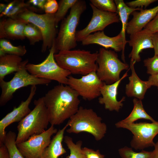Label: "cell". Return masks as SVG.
<instances>
[{
    "label": "cell",
    "instance_id": "cell-18",
    "mask_svg": "<svg viewBox=\"0 0 158 158\" xmlns=\"http://www.w3.org/2000/svg\"><path fill=\"white\" fill-rule=\"evenodd\" d=\"M158 13V5L150 9L135 11L133 18L128 23L126 32L130 35L142 30Z\"/></svg>",
    "mask_w": 158,
    "mask_h": 158
},
{
    "label": "cell",
    "instance_id": "cell-33",
    "mask_svg": "<svg viewBox=\"0 0 158 158\" xmlns=\"http://www.w3.org/2000/svg\"><path fill=\"white\" fill-rule=\"evenodd\" d=\"M144 66L147 69V73L152 75L158 73V56L154 55L144 61Z\"/></svg>",
    "mask_w": 158,
    "mask_h": 158
},
{
    "label": "cell",
    "instance_id": "cell-14",
    "mask_svg": "<svg viewBox=\"0 0 158 158\" xmlns=\"http://www.w3.org/2000/svg\"><path fill=\"white\" fill-rule=\"evenodd\" d=\"M36 85L31 86L30 94L27 99L22 101L18 107H14L0 121V145L4 144L6 132L5 129L13 123L20 122L31 111L29 105L36 94Z\"/></svg>",
    "mask_w": 158,
    "mask_h": 158
},
{
    "label": "cell",
    "instance_id": "cell-32",
    "mask_svg": "<svg viewBox=\"0 0 158 158\" xmlns=\"http://www.w3.org/2000/svg\"><path fill=\"white\" fill-rule=\"evenodd\" d=\"M91 4L98 9L104 11L117 13V7L113 0H90Z\"/></svg>",
    "mask_w": 158,
    "mask_h": 158
},
{
    "label": "cell",
    "instance_id": "cell-21",
    "mask_svg": "<svg viewBox=\"0 0 158 158\" xmlns=\"http://www.w3.org/2000/svg\"><path fill=\"white\" fill-rule=\"evenodd\" d=\"M68 126V122L62 128L58 130L51 139L50 144L44 150L40 158H58L66 152L62 142L65 132Z\"/></svg>",
    "mask_w": 158,
    "mask_h": 158
},
{
    "label": "cell",
    "instance_id": "cell-42",
    "mask_svg": "<svg viewBox=\"0 0 158 158\" xmlns=\"http://www.w3.org/2000/svg\"><path fill=\"white\" fill-rule=\"evenodd\" d=\"M6 18H4L1 20L0 22V39L6 38V35L4 28V24Z\"/></svg>",
    "mask_w": 158,
    "mask_h": 158
},
{
    "label": "cell",
    "instance_id": "cell-3",
    "mask_svg": "<svg viewBox=\"0 0 158 158\" xmlns=\"http://www.w3.org/2000/svg\"><path fill=\"white\" fill-rule=\"evenodd\" d=\"M86 8L85 1L78 0L71 8L68 15L62 20L54 42L56 54L71 50L77 46L76 28L81 15Z\"/></svg>",
    "mask_w": 158,
    "mask_h": 158
},
{
    "label": "cell",
    "instance_id": "cell-6",
    "mask_svg": "<svg viewBox=\"0 0 158 158\" xmlns=\"http://www.w3.org/2000/svg\"><path fill=\"white\" fill-rule=\"evenodd\" d=\"M96 74L99 79L107 84H113L120 79L121 72L129 69V66L122 62L115 51L103 48L98 51Z\"/></svg>",
    "mask_w": 158,
    "mask_h": 158
},
{
    "label": "cell",
    "instance_id": "cell-25",
    "mask_svg": "<svg viewBox=\"0 0 158 158\" xmlns=\"http://www.w3.org/2000/svg\"><path fill=\"white\" fill-rule=\"evenodd\" d=\"M133 109L129 116L120 121L126 124H130L138 120L145 119L150 121L152 122L156 121L145 111L144 108L141 100L136 98L133 100Z\"/></svg>",
    "mask_w": 158,
    "mask_h": 158
},
{
    "label": "cell",
    "instance_id": "cell-13",
    "mask_svg": "<svg viewBox=\"0 0 158 158\" xmlns=\"http://www.w3.org/2000/svg\"><path fill=\"white\" fill-rule=\"evenodd\" d=\"M90 4L92 11L91 19L85 28L77 31V42H81L85 38L92 33L103 31L108 25L120 21L117 13L102 11L90 3Z\"/></svg>",
    "mask_w": 158,
    "mask_h": 158
},
{
    "label": "cell",
    "instance_id": "cell-39",
    "mask_svg": "<svg viewBox=\"0 0 158 158\" xmlns=\"http://www.w3.org/2000/svg\"><path fill=\"white\" fill-rule=\"evenodd\" d=\"M154 54L158 56V32L151 34Z\"/></svg>",
    "mask_w": 158,
    "mask_h": 158
},
{
    "label": "cell",
    "instance_id": "cell-35",
    "mask_svg": "<svg viewBox=\"0 0 158 158\" xmlns=\"http://www.w3.org/2000/svg\"><path fill=\"white\" fill-rule=\"evenodd\" d=\"M156 0H136L128 2L126 4L132 8H142L143 7L146 8L150 4L157 1Z\"/></svg>",
    "mask_w": 158,
    "mask_h": 158
},
{
    "label": "cell",
    "instance_id": "cell-36",
    "mask_svg": "<svg viewBox=\"0 0 158 158\" xmlns=\"http://www.w3.org/2000/svg\"><path fill=\"white\" fill-rule=\"evenodd\" d=\"M59 4L56 0H47L44 6L45 13L55 14L57 11Z\"/></svg>",
    "mask_w": 158,
    "mask_h": 158
},
{
    "label": "cell",
    "instance_id": "cell-37",
    "mask_svg": "<svg viewBox=\"0 0 158 158\" xmlns=\"http://www.w3.org/2000/svg\"><path fill=\"white\" fill-rule=\"evenodd\" d=\"M86 158H104V155L101 154L99 150L95 151L87 147L82 148Z\"/></svg>",
    "mask_w": 158,
    "mask_h": 158
},
{
    "label": "cell",
    "instance_id": "cell-24",
    "mask_svg": "<svg viewBox=\"0 0 158 158\" xmlns=\"http://www.w3.org/2000/svg\"><path fill=\"white\" fill-rule=\"evenodd\" d=\"M27 9L35 12L36 11L35 8L28 2H25L24 0L13 1L7 4L4 11L0 13V17L13 18Z\"/></svg>",
    "mask_w": 158,
    "mask_h": 158
},
{
    "label": "cell",
    "instance_id": "cell-28",
    "mask_svg": "<svg viewBox=\"0 0 158 158\" xmlns=\"http://www.w3.org/2000/svg\"><path fill=\"white\" fill-rule=\"evenodd\" d=\"M17 135L11 131L6 133L4 144L7 147L10 158H25L18 149L16 142Z\"/></svg>",
    "mask_w": 158,
    "mask_h": 158
},
{
    "label": "cell",
    "instance_id": "cell-16",
    "mask_svg": "<svg viewBox=\"0 0 158 158\" xmlns=\"http://www.w3.org/2000/svg\"><path fill=\"white\" fill-rule=\"evenodd\" d=\"M128 70L118 81L111 84L104 83L101 87L100 92L102 97L99 98L98 102L99 104L104 105L106 109L118 112L123 106V102L125 101V97H123L119 101L118 100V89L122 80L128 76Z\"/></svg>",
    "mask_w": 158,
    "mask_h": 158
},
{
    "label": "cell",
    "instance_id": "cell-22",
    "mask_svg": "<svg viewBox=\"0 0 158 158\" xmlns=\"http://www.w3.org/2000/svg\"><path fill=\"white\" fill-rule=\"evenodd\" d=\"M27 23L16 18H6L4 28L6 38L12 40H23L25 38L24 31Z\"/></svg>",
    "mask_w": 158,
    "mask_h": 158
},
{
    "label": "cell",
    "instance_id": "cell-34",
    "mask_svg": "<svg viewBox=\"0 0 158 158\" xmlns=\"http://www.w3.org/2000/svg\"><path fill=\"white\" fill-rule=\"evenodd\" d=\"M142 30L151 34L158 32V13Z\"/></svg>",
    "mask_w": 158,
    "mask_h": 158
},
{
    "label": "cell",
    "instance_id": "cell-11",
    "mask_svg": "<svg viewBox=\"0 0 158 158\" xmlns=\"http://www.w3.org/2000/svg\"><path fill=\"white\" fill-rule=\"evenodd\" d=\"M104 83L98 77L96 72H93L80 78L70 75L68 78L67 85L83 99L91 101L101 95L100 89Z\"/></svg>",
    "mask_w": 158,
    "mask_h": 158
},
{
    "label": "cell",
    "instance_id": "cell-31",
    "mask_svg": "<svg viewBox=\"0 0 158 158\" xmlns=\"http://www.w3.org/2000/svg\"><path fill=\"white\" fill-rule=\"evenodd\" d=\"M78 0H61L58 3L59 7L55 14L56 25L57 26L59 22L65 18L69 9L73 6Z\"/></svg>",
    "mask_w": 158,
    "mask_h": 158
},
{
    "label": "cell",
    "instance_id": "cell-9",
    "mask_svg": "<svg viewBox=\"0 0 158 158\" xmlns=\"http://www.w3.org/2000/svg\"><path fill=\"white\" fill-rule=\"evenodd\" d=\"M115 125L117 128L126 129L132 133L133 135L130 142L132 148L142 150L154 146L155 143L153 139L158 134V121L126 124L120 121Z\"/></svg>",
    "mask_w": 158,
    "mask_h": 158
},
{
    "label": "cell",
    "instance_id": "cell-43",
    "mask_svg": "<svg viewBox=\"0 0 158 158\" xmlns=\"http://www.w3.org/2000/svg\"><path fill=\"white\" fill-rule=\"evenodd\" d=\"M154 149L152 151V158H158V141L155 143Z\"/></svg>",
    "mask_w": 158,
    "mask_h": 158
},
{
    "label": "cell",
    "instance_id": "cell-27",
    "mask_svg": "<svg viewBox=\"0 0 158 158\" xmlns=\"http://www.w3.org/2000/svg\"><path fill=\"white\" fill-rule=\"evenodd\" d=\"M63 140L70 151V154L66 158H86L82 147L81 140H79L75 143L72 138L66 135L64 136Z\"/></svg>",
    "mask_w": 158,
    "mask_h": 158
},
{
    "label": "cell",
    "instance_id": "cell-41",
    "mask_svg": "<svg viewBox=\"0 0 158 158\" xmlns=\"http://www.w3.org/2000/svg\"><path fill=\"white\" fill-rule=\"evenodd\" d=\"M148 81L151 86H155L158 88V73L150 75Z\"/></svg>",
    "mask_w": 158,
    "mask_h": 158
},
{
    "label": "cell",
    "instance_id": "cell-8",
    "mask_svg": "<svg viewBox=\"0 0 158 158\" xmlns=\"http://www.w3.org/2000/svg\"><path fill=\"white\" fill-rule=\"evenodd\" d=\"M13 18L32 23L39 28L43 36L42 52H45L47 48L50 49L52 47L57 33L55 14H40L27 9Z\"/></svg>",
    "mask_w": 158,
    "mask_h": 158
},
{
    "label": "cell",
    "instance_id": "cell-7",
    "mask_svg": "<svg viewBox=\"0 0 158 158\" xmlns=\"http://www.w3.org/2000/svg\"><path fill=\"white\" fill-rule=\"evenodd\" d=\"M55 54L54 42L48 56L43 61L36 64L28 63L26 67V70L30 73L37 78L50 81L54 80L60 84L67 85L68 78L71 73L58 65L54 58Z\"/></svg>",
    "mask_w": 158,
    "mask_h": 158
},
{
    "label": "cell",
    "instance_id": "cell-15",
    "mask_svg": "<svg viewBox=\"0 0 158 158\" xmlns=\"http://www.w3.org/2000/svg\"><path fill=\"white\" fill-rule=\"evenodd\" d=\"M81 42L84 46L95 44L107 49H112L116 52L122 51L121 58L125 63L123 39L121 32L115 36L110 37L106 35L103 31L97 32L88 35Z\"/></svg>",
    "mask_w": 158,
    "mask_h": 158
},
{
    "label": "cell",
    "instance_id": "cell-30",
    "mask_svg": "<svg viewBox=\"0 0 158 158\" xmlns=\"http://www.w3.org/2000/svg\"><path fill=\"white\" fill-rule=\"evenodd\" d=\"M121 158H152V151L142 150L139 152L134 151L132 148L125 146L118 150Z\"/></svg>",
    "mask_w": 158,
    "mask_h": 158
},
{
    "label": "cell",
    "instance_id": "cell-29",
    "mask_svg": "<svg viewBox=\"0 0 158 158\" xmlns=\"http://www.w3.org/2000/svg\"><path fill=\"white\" fill-rule=\"evenodd\" d=\"M24 33L30 45H34L36 43L43 40L42 35L41 31L37 27L32 23H27L26 24Z\"/></svg>",
    "mask_w": 158,
    "mask_h": 158
},
{
    "label": "cell",
    "instance_id": "cell-4",
    "mask_svg": "<svg viewBox=\"0 0 158 158\" xmlns=\"http://www.w3.org/2000/svg\"><path fill=\"white\" fill-rule=\"evenodd\" d=\"M34 104V109L17 125L16 144L44 132L49 123L48 113L43 97L35 100Z\"/></svg>",
    "mask_w": 158,
    "mask_h": 158
},
{
    "label": "cell",
    "instance_id": "cell-19",
    "mask_svg": "<svg viewBox=\"0 0 158 158\" xmlns=\"http://www.w3.org/2000/svg\"><path fill=\"white\" fill-rule=\"evenodd\" d=\"M135 63H130L132 73L129 77V82L126 86L125 93L128 97H133L142 100L147 90L151 86L148 80H142L138 76L134 69Z\"/></svg>",
    "mask_w": 158,
    "mask_h": 158
},
{
    "label": "cell",
    "instance_id": "cell-5",
    "mask_svg": "<svg viewBox=\"0 0 158 158\" xmlns=\"http://www.w3.org/2000/svg\"><path fill=\"white\" fill-rule=\"evenodd\" d=\"M102 120L93 109L80 107L68 121L69 128L66 131L69 133H87L96 140L99 141L104 137L107 130L106 125Z\"/></svg>",
    "mask_w": 158,
    "mask_h": 158
},
{
    "label": "cell",
    "instance_id": "cell-10",
    "mask_svg": "<svg viewBox=\"0 0 158 158\" xmlns=\"http://www.w3.org/2000/svg\"><path fill=\"white\" fill-rule=\"evenodd\" d=\"M51 81L37 78L30 73L26 68L16 73L10 81L0 80L1 94L0 106H3L11 99L14 93L18 89L29 85H47Z\"/></svg>",
    "mask_w": 158,
    "mask_h": 158
},
{
    "label": "cell",
    "instance_id": "cell-23",
    "mask_svg": "<svg viewBox=\"0 0 158 158\" xmlns=\"http://www.w3.org/2000/svg\"><path fill=\"white\" fill-rule=\"evenodd\" d=\"M117 7V13L118 15L122 25L121 32L122 34L123 42L124 49L126 44L128 43L126 38V30L128 23V20L130 15L135 11H140L142 8H132L129 7L123 0H114Z\"/></svg>",
    "mask_w": 158,
    "mask_h": 158
},
{
    "label": "cell",
    "instance_id": "cell-44",
    "mask_svg": "<svg viewBox=\"0 0 158 158\" xmlns=\"http://www.w3.org/2000/svg\"><path fill=\"white\" fill-rule=\"evenodd\" d=\"M7 4L1 3L0 4V13L2 12L5 9Z\"/></svg>",
    "mask_w": 158,
    "mask_h": 158
},
{
    "label": "cell",
    "instance_id": "cell-1",
    "mask_svg": "<svg viewBox=\"0 0 158 158\" xmlns=\"http://www.w3.org/2000/svg\"><path fill=\"white\" fill-rule=\"evenodd\" d=\"M79 95L67 85L60 84L43 97L51 126L59 125L70 119L78 110Z\"/></svg>",
    "mask_w": 158,
    "mask_h": 158
},
{
    "label": "cell",
    "instance_id": "cell-12",
    "mask_svg": "<svg viewBox=\"0 0 158 158\" xmlns=\"http://www.w3.org/2000/svg\"><path fill=\"white\" fill-rule=\"evenodd\" d=\"M58 131L54 126L51 125L42 133L33 135L27 140L17 144V147L25 158H40L51 143L52 136Z\"/></svg>",
    "mask_w": 158,
    "mask_h": 158
},
{
    "label": "cell",
    "instance_id": "cell-26",
    "mask_svg": "<svg viewBox=\"0 0 158 158\" xmlns=\"http://www.w3.org/2000/svg\"><path fill=\"white\" fill-rule=\"evenodd\" d=\"M0 56L9 54L21 56L25 55L27 52L25 46H14L4 38L0 39Z\"/></svg>",
    "mask_w": 158,
    "mask_h": 158
},
{
    "label": "cell",
    "instance_id": "cell-40",
    "mask_svg": "<svg viewBox=\"0 0 158 158\" xmlns=\"http://www.w3.org/2000/svg\"><path fill=\"white\" fill-rule=\"evenodd\" d=\"M0 158H10L8 150L4 144L0 145Z\"/></svg>",
    "mask_w": 158,
    "mask_h": 158
},
{
    "label": "cell",
    "instance_id": "cell-17",
    "mask_svg": "<svg viewBox=\"0 0 158 158\" xmlns=\"http://www.w3.org/2000/svg\"><path fill=\"white\" fill-rule=\"evenodd\" d=\"M128 42L132 47L129 55V57L130 58V63L140 62L141 60L140 54L143 50L153 48L151 34L142 30L130 35V39Z\"/></svg>",
    "mask_w": 158,
    "mask_h": 158
},
{
    "label": "cell",
    "instance_id": "cell-38",
    "mask_svg": "<svg viewBox=\"0 0 158 158\" xmlns=\"http://www.w3.org/2000/svg\"><path fill=\"white\" fill-rule=\"evenodd\" d=\"M46 1L45 0H30L28 2L34 7L36 6L41 10L44 11V6Z\"/></svg>",
    "mask_w": 158,
    "mask_h": 158
},
{
    "label": "cell",
    "instance_id": "cell-20",
    "mask_svg": "<svg viewBox=\"0 0 158 158\" xmlns=\"http://www.w3.org/2000/svg\"><path fill=\"white\" fill-rule=\"evenodd\" d=\"M28 59L23 61L21 56L5 54L0 56V80H4L6 76L26 68Z\"/></svg>",
    "mask_w": 158,
    "mask_h": 158
},
{
    "label": "cell",
    "instance_id": "cell-2",
    "mask_svg": "<svg viewBox=\"0 0 158 158\" xmlns=\"http://www.w3.org/2000/svg\"><path fill=\"white\" fill-rule=\"evenodd\" d=\"M98 51L80 49L60 51L54 55L55 60L62 68L71 74L85 75L96 72Z\"/></svg>",
    "mask_w": 158,
    "mask_h": 158
}]
</instances>
